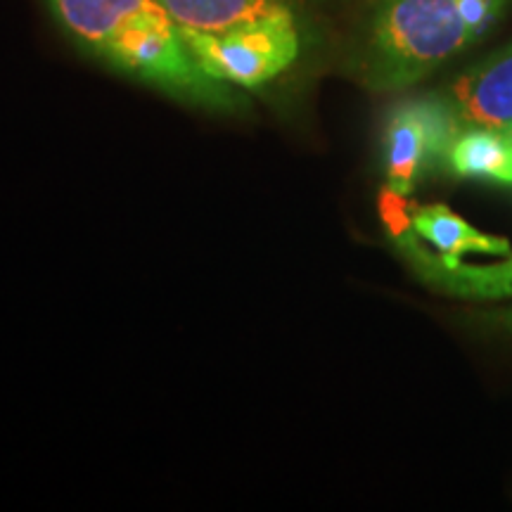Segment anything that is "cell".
Instances as JSON below:
<instances>
[{
  "label": "cell",
  "instance_id": "1",
  "mask_svg": "<svg viewBox=\"0 0 512 512\" xmlns=\"http://www.w3.org/2000/svg\"><path fill=\"white\" fill-rule=\"evenodd\" d=\"M60 27L100 62L211 112L245 110L235 86L197 64L183 29L157 0H48Z\"/></svg>",
  "mask_w": 512,
  "mask_h": 512
},
{
  "label": "cell",
  "instance_id": "2",
  "mask_svg": "<svg viewBox=\"0 0 512 512\" xmlns=\"http://www.w3.org/2000/svg\"><path fill=\"white\" fill-rule=\"evenodd\" d=\"M510 0H368L358 72L368 88H411L496 27Z\"/></svg>",
  "mask_w": 512,
  "mask_h": 512
},
{
  "label": "cell",
  "instance_id": "3",
  "mask_svg": "<svg viewBox=\"0 0 512 512\" xmlns=\"http://www.w3.org/2000/svg\"><path fill=\"white\" fill-rule=\"evenodd\" d=\"M183 38L204 72L235 88H259L278 79L302 48L290 8L219 34L183 29Z\"/></svg>",
  "mask_w": 512,
  "mask_h": 512
},
{
  "label": "cell",
  "instance_id": "4",
  "mask_svg": "<svg viewBox=\"0 0 512 512\" xmlns=\"http://www.w3.org/2000/svg\"><path fill=\"white\" fill-rule=\"evenodd\" d=\"M460 126L441 93L399 102L384 126V169L387 185L411 195L422 176L446 169Z\"/></svg>",
  "mask_w": 512,
  "mask_h": 512
},
{
  "label": "cell",
  "instance_id": "5",
  "mask_svg": "<svg viewBox=\"0 0 512 512\" xmlns=\"http://www.w3.org/2000/svg\"><path fill=\"white\" fill-rule=\"evenodd\" d=\"M441 95L460 131H512V41L465 69Z\"/></svg>",
  "mask_w": 512,
  "mask_h": 512
},
{
  "label": "cell",
  "instance_id": "6",
  "mask_svg": "<svg viewBox=\"0 0 512 512\" xmlns=\"http://www.w3.org/2000/svg\"><path fill=\"white\" fill-rule=\"evenodd\" d=\"M399 252L406 256L408 264L422 283L432 290L444 292L448 297L470 299V302H498L512 299V254L498 264H441L437 254L422 247L418 233L411 230L403 238L394 240Z\"/></svg>",
  "mask_w": 512,
  "mask_h": 512
},
{
  "label": "cell",
  "instance_id": "7",
  "mask_svg": "<svg viewBox=\"0 0 512 512\" xmlns=\"http://www.w3.org/2000/svg\"><path fill=\"white\" fill-rule=\"evenodd\" d=\"M413 230L418 238L434 247L441 264L456 266L465 254H491L508 256L512 254L510 242L498 235H489L470 226L463 216L451 211L444 204H427V207H413Z\"/></svg>",
  "mask_w": 512,
  "mask_h": 512
},
{
  "label": "cell",
  "instance_id": "8",
  "mask_svg": "<svg viewBox=\"0 0 512 512\" xmlns=\"http://www.w3.org/2000/svg\"><path fill=\"white\" fill-rule=\"evenodd\" d=\"M448 171L467 181L512 185V131L467 128L448 155Z\"/></svg>",
  "mask_w": 512,
  "mask_h": 512
},
{
  "label": "cell",
  "instance_id": "9",
  "mask_svg": "<svg viewBox=\"0 0 512 512\" xmlns=\"http://www.w3.org/2000/svg\"><path fill=\"white\" fill-rule=\"evenodd\" d=\"M181 29L219 31L285 10L283 0H157Z\"/></svg>",
  "mask_w": 512,
  "mask_h": 512
},
{
  "label": "cell",
  "instance_id": "10",
  "mask_svg": "<svg viewBox=\"0 0 512 512\" xmlns=\"http://www.w3.org/2000/svg\"><path fill=\"white\" fill-rule=\"evenodd\" d=\"M380 214L392 240H399L413 230V204H408L406 195L392 190L389 185L380 195Z\"/></svg>",
  "mask_w": 512,
  "mask_h": 512
},
{
  "label": "cell",
  "instance_id": "11",
  "mask_svg": "<svg viewBox=\"0 0 512 512\" xmlns=\"http://www.w3.org/2000/svg\"><path fill=\"white\" fill-rule=\"evenodd\" d=\"M508 320H512V316H508Z\"/></svg>",
  "mask_w": 512,
  "mask_h": 512
}]
</instances>
